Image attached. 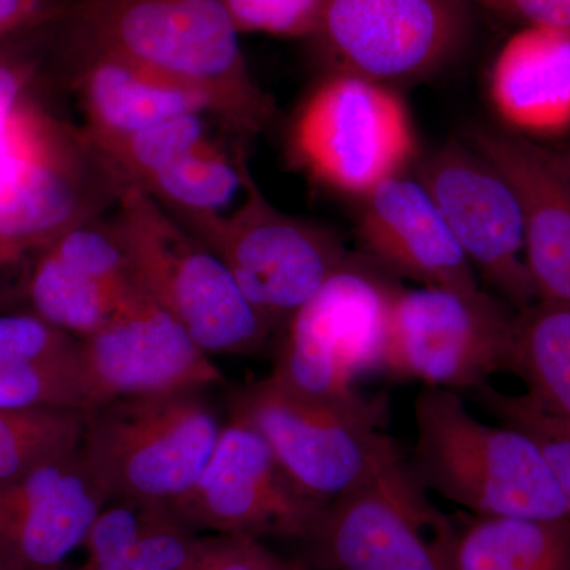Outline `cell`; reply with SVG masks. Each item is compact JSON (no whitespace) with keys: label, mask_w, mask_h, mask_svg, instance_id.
Segmentation results:
<instances>
[{"label":"cell","mask_w":570,"mask_h":570,"mask_svg":"<svg viewBox=\"0 0 570 570\" xmlns=\"http://www.w3.org/2000/svg\"><path fill=\"white\" fill-rule=\"evenodd\" d=\"M243 149L228 154L212 140L153 176L142 193L174 216L220 214L245 189Z\"/></svg>","instance_id":"25"},{"label":"cell","mask_w":570,"mask_h":570,"mask_svg":"<svg viewBox=\"0 0 570 570\" xmlns=\"http://www.w3.org/2000/svg\"><path fill=\"white\" fill-rule=\"evenodd\" d=\"M324 505L298 490L254 428L228 420L193 489L167 508L194 532L303 540Z\"/></svg>","instance_id":"13"},{"label":"cell","mask_w":570,"mask_h":570,"mask_svg":"<svg viewBox=\"0 0 570 570\" xmlns=\"http://www.w3.org/2000/svg\"><path fill=\"white\" fill-rule=\"evenodd\" d=\"M81 362L86 412L122 397L225 382L213 355L138 287L99 332L82 337Z\"/></svg>","instance_id":"15"},{"label":"cell","mask_w":570,"mask_h":570,"mask_svg":"<svg viewBox=\"0 0 570 570\" xmlns=\"http://www.w3.org/2000/svg\"><path fill=\"white\" fill-rule=\"evenodd\" d=\"M70 0H0V43L58 24Z\"/></svg>","instance_id":"33"},{"label":"cell","mask_w":570,"mask_h":570,"mask_svg":"<svg viewBox=\"0 0 570 570\" xmlns=\"http://www.w3.org/2000/svg\"><path fill=\"white\" fill-rule=\"evenodd\" d=\"M305 562L287 561L261 539L245 534H217L206 539V570H303Z\"/></svg>","instance_id":"32"},{"label":"cell","mask_w":570,"mask_h":570,"mask_svg":"<svg viewBox=\"0 0 570 570\" xmlns=\"http://www.w3.org/2000/svg\"><path fill=\"white\" fill-rule=\"evenodd\" d=\"M48 249L112 291L126 292L135 287L126 250L110 223L100 224L96 219L78 225L55 239Z\"/></svg>","instance_id":"29"},{"label":"cell","mask_w":570,"mask_h":570,"mask_svg":"<svg viewBox=\"0 0 570 570\" xmlns=\"http://www.w3.org/2000/svg\"><path fill=\"white\" fill-rule=\"evenodd\" d=\"M504 425V423H502ZM509 426L524 431L538 442L543 456L549 461L553 478L564 501L566 515L570 521V439L553 433L547 428L530 422L509 423Z\"/></svg>","instance_id":"37"},{"label":"cell","mask_w":570,"mask_h":570,"mask_svg":"<svg viewBox=\"0 0 570 570\" xmlns=\"http://www.w3.org/2000/svg\"><path fill=\"white\" fill-rule=\"evenodd\" d=\"M110 224L135 285L208 354L255 356L265 351L275 326L246 298L224 262L153 197L124 187Z\"/></svg>","instance_id":"4"},{"label":"cell","mask_w":570,"mask_h":570,"mask_svg":"<svg viewBox=\"0 0 570 570\" xmlns=\"http://www.w3.org/2000/svg\"><path fill=\"white\" fill-rule=\"evenodd\" d=\"M86 412L0 409V487L45 461L80 448Z\"/></svg>","instance_id":"27"},{"label":"cell","mask_w":570,"mask_h":570,"mask_svg":"<svg viewBox=\"0 0 570 570\" xmlns=\"http://www.w3.org/2000/svg\"><path fill=\"white\" fill-rule=\"evenodd\" d=\"M70 61V85L81 105L89 140L122 137L194 112H209L200 94L122 56L67 39L59 31Z\"/></svg>","instance_id":"19"},{"label":"cell","mask_w":570,"mask_h":570,"mask_svg":"<svg viewBox=\"0 0 570 570\" xmlns=\"http://www.w3.org/2000/svg\"><path fill=\"white\" fill-rule=\"evenodd\" d=\"M230 420L254 428L302 493L326 504L403 461L382 396L307 395L272 374L232 390Z\"/></svg>","instance_id":"3"},{"label":"cell","mask_w":570,"mask_h":570,"mask_svg":"<svg viewBox=\"0 0 570 570\" xmlns=\"http://www.w3.org/2000/svg\"><path fill=\"white\" fill-rule=\"evenodd\" d=\"M198 538L178 520L142 538L118 560L94 570H175L193 554Z\"/></svg>","instance_id":"31"},{"label":"cell","mask_w":570,"mask_h":570,"mask_svg":"<svg viewBox=\"0 0 570 570\" xmlns=\"http://www.w3.org/2000/svg\"><path fill=\"white\" fill-rule=\"evenodd\" d=\"M36 258L0 236V314L28 309V281Z\"/></svg>","instance_id":"36"},{"label":"cell","mask_w":570,"mask_h":570,"mask_svg":"<svg viewBox=\"0 0 570 570\" xmlns=\"http://www.w3.org/2000/svg\"><path fill=\"white\" fill-rule=\"evenodd\" d=\"M303 570H316V569H311L309 566H306V568Z\"/></svg>","instance_id":"40"},{"label":"cell","mask_w":570,"mask_h":570,"mask_svg":"<svg viewBox=\"0 0 570 570\" xmlns=\"http://www.w3.org/2000/svg\"><path fill=\"white\" fill-rule=\"evenodd\" d=\"M206 116L209 115H183L122 137L86 140L124 187L141 189L168 165L209 141Z\"/></svg>","instance_id":"26"},{"label":"cell","mask_w":570,"mask_h":570,"mask_svg":"<svg viewBox=\"0 0 570 570\" xmlns=\"http://www.w3.org/2000/svg\"><path fill=\"white\" fill-rule=\"evenodd\" d=\"M456 531L403 460L326 502L302 542L316 570H452Z\"/></svg>","instance_id":"10"},{"label":"cell","mask_w":570,"mask_h":570,"mask_svg":"<svg viewBox=\"0 0 570 570\" xmlns=\"http://www.w3.org/2000/svg\"><path fill=\"white\" fill-rule=\"evenodd\" d=\"M0 570H24L17 561L11 560L9 554L0 549Z\"/></svg>","instance_id":"39"},{"label":"cell","mask_w":570,"mask_h":570,"mask_svg":"<svg viewBox=\"0 0 570 570\" xmlns=\"http://www.w3.org/2000/svg\"><path fill=\"white\" fill-rule=\"evenodd\" d=\"M110 502L80 448L0 487V549L24 570H59Z\"/></svg>","instance_id":"16"},{"label":"cell","mask_w":570,"mask_h":570,"mask_svg":"<svg viewBox=\"0 0 570 570\" xmlns=\"http://www.w3.org/2000/svg\"><path fill=\"white\" fill-rule=\"evenodd\" d=\"M509 373L535 406L570 419V306L535 299L517 311Z\"/></svg>","instance_id":"23"},{"label":"cell","mask_w":570,"mask_h":570,"mask_svg":"<svg viewBox=\"0 0 570 570\" xmlns=\"http://www.w3.org/2000/svg\"><path fill=\"white\" fill-rule=\"evenodd\" d=\"M356 236L390 275L422 287L479 288L475 269L419 179L395 176L363 195Z\"/></svg>","instance_id":"17"},{"label":"cell","mask_w":570,"mask_h":570,"mask_svg":"<svg viewBox=\"0 0 570 570\" xmlns=\"http://www.w3.org/2000/svg\"><path fill=\"white\" fill-rule=\"evenodd\" d=\"M469 0H326L313 40L335 71L392 85L444 69L469 37Z\"/></svg>","instance_id":"12"},{"label":"cell","mask_w":570,"mask_h":570,"mask_svg":"<svg viewBox=\"0 0 570 570\" xmlns=\"http://www.w3.org/2000/svg\"><path fill=\"white\" fill-rule=\"evenodd\" d=\"M512 306L482 288H400L377 370L425 387L471 392L509 370Z\"/></svg>","instance_id":"8"},{"label":"cell","mask_w":570,"mask_h":570,"mask_svg":"<svg viewBox=\"0 0 570 570\" xmlns=\"http://www.w3.org/2000/svg\"><path fill=\"white\" fill-rule=\"evenodd\" d=\"M204 392L122 397L86 412L80 455L110 501L170 505L193 489L224 428Z\"/></svg>","instance_id":"6"},{"label":"cell","mask_w":570,"mask_h":570,"mask_svg":"<svg viewBox=\"0 0 570 570\" xmlns=\"http://www.w3.org/2000/svg\"><path fill=\"white\" fill-rule=\"evenodd\" d=\"M373 261L352 257L281 333L272 376L307 395L340 397L379 365L390 307L400 291Z\"/></svg>","instance_id":"11"},{"label":"cell","mask_w":570,"mask_h":570,"mask_svg":"<svg viewBox=\"0 0 570 570\" xmlns=\"http://www.w3.org/2000/svg\"><path fill=\"white\" fill-rule=\"evenodd\" d=\"M135 287L112 291L67 265L47 247L32 265L28 309L82 340L99 332Z\"/></svg>","instance_id":"24"},{"label":"cell","mask_w":570,"mask_h":570,"mask_svg":"<svg viewBox=\"0 0 570 570\" xmlns=\"http://www.w3.org/2000/svg\"><path fill=\"white\" fill-rule=\"evenodd\" d=\"M550 157L554 165H557L558 170H560L561 174L566 176V179H568L570 183V151L560 154V156L550 154Z\"/></svg>","instance_id":"38"},{"label":"cell","mask_w":570,"mask_h":570,"mask_svg":"<svg viewBox=\"0 0 570 570\" xmlns=\"http://www.w3.org/2000/svg\"><path fill=\"white\" fill-rule=\"evenodd\" d=\"M417 179L472 268L517 311L538 299L524 258V217L512 184L474 149L448 145L431 154Z\"/></svg>","instance_id":"14"},{"label":"cell","mask_w":570,"mask_h":570,"mask_svg":"<svg viewBox=\"0 0 570 570\" xmlns=\"http://www.w3.org/2000/svg\"><path fill=\"white\" fill-rule=\"evenodd\" d=\"M412 474L426 491L475 517L568 520L538 442L517 428L489 425L453 390L423 387L414 404Z\"/></svg>","instance_id":"2"},{"label":"cell","mask_w":570,"mask_h":570,"mask_svg":"<svg viewBox=\"0 0 570 570\" xmlns=\"http://www.w3.org/2000/svg\"><path fill=\"white\" fill-rule=\"evenodd\" d=\"M59 31L200 94L213 118L242 140L275 118V100L254 80L224 0H70Z\"/></svg>","instance_id":"1"},{"label":"cell","mask_w":570,"mask_h":570,"mask_svg":"<svg viewBox=\"0 0 570 570\" xmlns=\"http://www.w3.org/2000/svg\"><path fill=\"white\" fill-rule=\"evenodd\" d=\"M0 409L86 412L80 337L29 309L0 314Z\"/></svg>","instance_id":"21"},{"label":"cell","mask_w":570,"mask_h":570,"mask_svg":"<svg viewBox=\"0 0 570 570\" xmlns=\"http://www.w3.org/2000/svg\"><path fill=\"white\" fill-rule=\"evenodd\" d=\"M469 3L520 22L523 28L570 31V0H469Z\"/></svg>","instance_id":"34"},{"label":"cell","mask_w":570,"mask_h":570,"mask_svg":"<svg viewBox=\"0 0 570 570\" xmlns=\"http://www.w3.org/2000/svg\"><path fill=\"white\" fill-rule=\"evenodd\" d=\"M122 190L81 129L32 96L0 130V236L29 257L99 219Z\"/></svg>","instance_id":"5"},{"label":"cell","mask_w":570,"mask_h":570,"mask_svg":"<svg viewBox=\"0 0 570 570\" xmlns=\"http://www.w3.org/2000/svg\"><path fill=\"white\" fill-rule=\"evenodd\" d=\"M472 142L512 184L524 217V258L538 299L570 306V183L520 135L479 129Z\"/></svg>","instance_id":"18"},{"label":"cell","mask_w":570,"mask_h":570,"mask_svg":"<svg viewBox=\"0 0 570 570\" xmlns=\"http://www.w3.org/2000/svg\"><path fill=\"white\" fill-rule=\"evenodd\" d=\"M37 70L39 59L32 58L29 52L0 48V130L17 110L18 105L31 96Z\"/></svg>","instance_id":"35"},{"label":"cell","mask_w":570,"mask_h":570,"mask_svg":"<svg viewBox=\"0 0 570 570\" xmlns=\"http://www.w3.org/2000/svg\"><path fill=\"white\" fill-rule=\"evenodd\" d=\"M174 217L224 262L277 333L352 258L335 232L279 212L249 167L243 202L230 213Z\"/></svg>","instance_id":"7"},{"label":"cell","mask_w":570,"mask_h":570,"mask_svg":"<svg viewBox=\"0 0 570 570\" xmlns=\"http://www.w3.org/2000/svg\"><path fill=\"white\" fill-rule=\"evenodd\" d=\"M291 153L316 181L363 195L403 175L415 153L406 105L387 85L335 71L292 122Z\"/></svg>","instance_id":"9"},{"label":"cell","mask_w":570,"mask_h":570,"mask_svg":"<svg viewBox=\"0 0 570 570\" xmlns=\"http://www.w3.org/2000/svg\"><path fill=\"white\" fill-rule=\"evenodd\" d=\"M452 570H570V521L478 517L453 540Z\"/></svg>","instance_id":"22"},{"label":"cell","mask_w":570,"mask_h":570,"mask_svg":"<svg viewBox=\"0 0 570 570\" xmlns=\"http://www.w3.org/2000/svg\"><path fill=\"white\" fill-rule=\"evenodd\" d=\"M239 33L313 39L326 0H224Z\"/></svg>","instance_id":"30"},{"label":"cell","mask_w":570,"mask_h":570,"mask_svg":"<svg viewBox=\"0 0 570 570\" xmlns=\"http://www.w3.org/2000/svg\"><path fill=\"white\" fill-rule=\"evenodd\" d=\"M174 513L159 502L140 499H115L100 510L86 535V561L81 570L102 568L118 560L138 542L165 524L175 521Z\"/></svg>","instance_id":"28"},{"label":"cell","mask_w":570,"mask_h":570,"mask_svg":"<svg viewBox=\"0 0 570 570\" xmlns=\"http://www.w3.org/2000/svg\"><path fill=\"white\" fill-rule=\"evenodd\" d=\"M490 99L517 134L554 137L570 129V31L521 28L490 75Z\"/></svg>","instance_id":"20"}]
</instances>
